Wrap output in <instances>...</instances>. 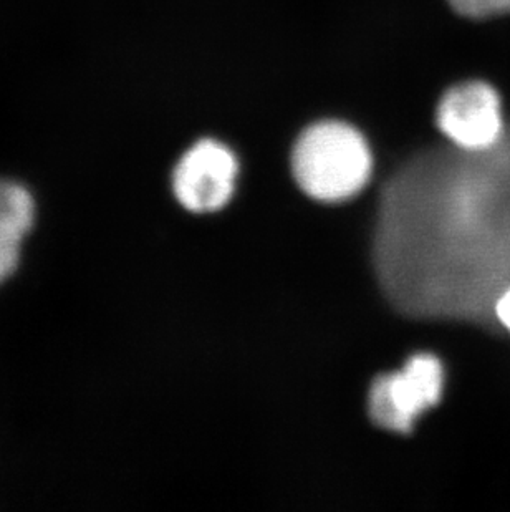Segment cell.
<instances>
[{
  "label": "cell",
  "mask_w": 510,
  "mask_h": 512,
  "mask_svg": "<svg viewBox=\"0 0 510 512\" xmlns=\"http://www.w3.org/2000/svg\"><path fill=\"white\" fill-rule=\"evenodd\" d=\"M371 151L353 126L322 121L300 136L292 156L295 179L318 201H342L370 179Z\"/></svg>",
  "instance_id": "1"
},
{
  "label": "cell",
  "mask_w": 510,
  "mask_h": 512,
  "mask_svg": "<svg viewBox=\"0 0 510 512\" xmlns=\"http://www.w3.org/2000/svg\"><path fill=\"white\" fill-rule=\"evenodd\" d=\"M443 365L431 355H419L405 370L375 383L370 393L371 418L386 430L409 433L423 411L443 393Z\"/></svg>",
  "instance_id": "2"
},
{
  "label": "cell",
  "mask_w": 510,
  "mask_h": 512,
  "mask_svg": "<svg viewBox=\"0 0 510 512\" xmlns=\"http://www.w3.org/2000/svg\"><path fill=\"white\" fill-rule=\"evenodd\" d=\"M436 118L446 138L471 153L492 150L504 131L501 98L484 82L451 88L439 103Z\"/></svg>",
  "instance_id": "3"
},
{
  "label": "cell",
  "mask_w": 510,
  "mask_h": 512,
  "mask_svg": "<svg viewBox=\"0 0 510 512\" xmlns=\"http://www.w3.org/2000/svg\"><path fill=\"white\" fill-rule=\"evenodd\" d=\"M236 158L216 141H201L174 168L173 189L179 203L193 213H212L231 199Z\"/></svg>",
  "instance_id": "4"
},
{
  "label": "cell",
  "mask_w": 510,
  "mask_h": 512,
  "mask_svg": "<svg viewBox=\"0 0 510 512\" xmlns=\"http://www.w3.org/2000/svg\"><path fill=\"white\" fill-rule=\"evenodd\" d=\"M35 209L34 194L27 186L0 178V284L19 267L25 237L35 223Z\"/></svg>",
  "instance_id": "5"
},
{
  "label": "cell",
  "mask_w": 510,
  "mask_h": 512,
  "mask_svg": "<svg viewBox=\"0 0 510 512\" xmlns=\"http://www.w3.org/2000/svg\"><path fill=\"white\" fill-rule=\"evenodd\" d=\"M456 12L471 19L510 14V0H449Z\"/></svg>",
  "instance_id": "6"
},
{
  "label": "cell",
  "mask_w": 510,
  "mask_h": 512,
  "mask_svg": "<svg viewBox=\"0 0 510 512\" xmlns=\"http://www.w3.org/2000/svg\"><path fill=\"white\" fill-rule=\"evenodd\" d=\"M496 314L502 325L510 330V289L504 292L501 299L497 300Z\"/></svg>",
  "instance_id": "7"
}]
</instances>
